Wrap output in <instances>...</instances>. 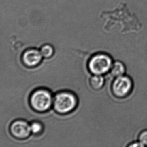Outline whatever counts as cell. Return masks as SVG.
Returning a JSON list of instances; mask_svg holds the SVG:
<instances>
[{"instance_id":"1","label":"cell","mask_w":147,"mask_h":147,"mask_svg":"<svg viewBox=\"0 0 147 147\" xmlns=\"http://www.w3.org/2000/svg\"><path fill=\"white\" fill-rule=\"evenodd\" d=\"M112 63V60L108 54H97L89 61L88 69L93 75L103 76L110 71Z\"/></svg>"},{"instance_id":"2","label":"cell","mask_w":147,"mask_h":147,"mask_svg":"<svg viewBox=\"0 0 147 147\" xmlns=\"http://www.w3.org/2000/svg\"><path fill=\"white\" fill-rule=\"evenodd\" d=\"M77 105V98L70 92H62L58 94L54 100V107L60 113H70Z\"/></svg>"},{"instance_id":"3","label":"cell","mask_w":147,"mask_h":147,"mask_svg":"<svg viewBox=\"0 0 147 147\" xmlns=\"http://www.w3.org/2000/svg\"><path fill=\"white\" fill-rule=\"evenodd\" d=\"M30 102L35 110L46 111L49 109L52 105V98L50 92L46 90H38L32 94Z\"/></svg>"},{"instance_id":"4","label":"cell","mask_w":147,"mask_h":147,"mask_svg":"<svg viewBox=\"0 0 147 147\" xmlns=\"http://www.w3.org/2000/svg\"><path fill=\"white\" fill-rule=\"evenodd\" d=\"M133 84L131 78L125 75L115 78L112 84L113 94L118 98H123L131 92Z\"/></svg>"},{"instance_id":"5","label":"cell","mask_w":147,"mask_h":147,"mask_svg":"<svg viewBox=\"0 0 147 147\" xmlns=\"http://www.w3.org/2000/svg\"><path fill=\"white\" fill-rule=\"evenodd\" d=\"M11 131L14 136L20 139L27 137L31 132L30 125L23 121H17L12 123Z\"/></svg>"},{"instance_id":"6","label":"cell","mask_w":147,"mask_h":147,"mask_svg":"<svg viewBox=\"0 0 147 147\" xmlns=\"http://www.w3.org/2000/svg\"><path fill=\"white\" fill-rule=\"evenodd\" d=\"M42 56L40 51L37 50L31 49L24 53L23 59L24 63L30 67L37 65L42 60Z\"/></svg>"},{"instance_id":"7","label":"cell","mask_w":147,"mask_h":147,"mask_svg":"<svg viewBox=\"0 0 147 147\" xmlns=\"http://www.w3.org/2000/svg\"><path fill=\"white\" fill-rule=\"evenodd\" d=\"M90 85L91 88L95 90H98L103 88L105 80L101 75H93L89 80Z\"/></svg>"},{"instance_id":"8","label":"cell","mask_w":147,"mask_h":147,"mask_svg":"<svg viewBox=\"0 0 147 147\" xmlns=\"http://www.w3.org/2000/svg\"><path fill=\"white\" fill-rule=\"evenodd\" d=\"M110 72L115 78L123 76L125 72V66L121 61H116L112 63Z\"/></svg>"},{"instance_id":"9","label":"cell","mask_w":147,"mask_h":147,"mask_svg":"<svg viewBox=\"0 0 147 147\" xmlns=\"http://www.w3.org/2000/svg\"><path fill=\"white\" fill-rule=\"evenodd\" d=\"M40 51L42 57L46 58L50 57L54 54V48L50 45L46 44L42 47Z\"/></svg>"},{"instance_id":"10","label":"cell","mask_w":147,"mask_h":147,"mask_svg":"<svg viewBox=\"0 0 147 147\" xmlns=\"http://www.w3.org/2000/svg\"><path fill=\"white\" fill-rule=\"evenodd\" d=\"M31 131L34 134L39 133L42 129V125L41 124L37 122H34L30 125Z\"/></svg>"},{"instance_id":"11","label":"cell","mask_w":147,"mask_h":147,"mask_svg":"<svg viewBox=\"0 0 147 147\" xmlns=\"http://www.w3.org/2000/svg\"><path fill=\"white\" fill-rule=\"evenodd\" d=\"M139 141L142 144L144 147L147 146V129L144 130L140 134Z\"/></svg>"},{"instance_id":"12","label":"cell","mask_w":147,"mask_h":147,"mask_svg":"<svg viewBox=\"0 0 147 147\" xmlns=\"http://www.w3.org/2000/svg\"><path fill=\"white\" fill-rule=\"evenodd\" d=\"M129 147H144V146L139 141L136 142H134L133 143L129 145Z\"/></svg>"}]
</instances>
